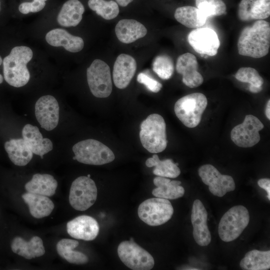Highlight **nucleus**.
I'll use <instances>...</instances> for the list:
<instances>
[{
    "label": "nucleus",
    "instance_id": "obj_8",
    "mask_svg": "<svg viewBox=\"0 0 270 270\" xmlns=\"http://www.w3.org/2000/svg\"><path fill=\"white\" fill-rule=\"evenodd\" d=\"M88 85L92 94L98 98L108 97L112 92L109 66L104 61L94 60L86 70Z\"/></svg>",
    "mask_w": 270,
    "mask_h": 270
},
{
    "label": "nucleus",
    "instance_id": "obj_25",
    "mask_svg": "<svg viewBox=\"0 0 270 270\" xmlns=\"http://www.w3.org/2000/svg\"><path fill=\"white\" fill-rule=\"evenodd\" d=\"M154 184L156 188L152 190V194L156 198L174 200L182 197L184 194V189L178 180L158 176L154 179Z\"/></svg>",
    "mask_w": 270,
    "mask_h": 270
},
{
    "label": "nucleus",
    "instance_id": "obj_10",
    "mask_svg": "<svg viewBox=\"0 0 270 270\" xmlns=\"http://www.w3.org/2000/svg\"><path fill=\"white\" fill-rule=\"evenodd\" d=\"M118 256L122 262L134 270H149L154 266L152 256L134 240L121 242L118 248Z\"/></svg>",
    "mask_w": 270,
    "mask_h": 270
},
{
    "label": "nucleus",
    "instance_id": "obj_4",
    "mask_svg": "<svg viewBox=\"0 0 270 270\" xmlns=\"http://www.w3.org/2000/svg\"><path fill=\"white\" fill-rule=\"evenodd\" d=\"M207 104V98L203 94L194 92L178 99L174 104V112L185 126L194 128L200 124Z\"/></svg>",
    "mask_w": 270,
    "mask_h": 270
},
{
    "label": "nucleus",
    "instance_id": "obj_37",
    "mask_svg": "<svg viewBox=\"0 0 270 270\" xmlns=\"http://www.w3.org/2000/svg\"><path fill=\"white\" fill-rule=\"evenodd\" d=\"M137 81L144 84L150 91L155 93L160 91L162 86L160 82L150 76L148 74L143 72L138 75Z\"/></svg>",
    "mask_w": 270,
    "mask_h": 270
},
{
    "label": "nucleus",
    "instance_id": "obj_2",
    "mask_svg": "<svg viewBox=\"0 0 270 270\" xmlns=\"http://www.w3.org/2000/svg\"><path fill=\"white\" fill-rule=\"evenodd\" d=\"M33 56L32 50L28 46H16L2 62L5 80L10 86L20 88L26 85L30 78L27 64Z\"/></svg>",
    "mask_w": 270,
    "mask_h": 270
},
{
    "label": "nucleus",
    "instance_id": "obj_19",
    "mask_svg": "<svg viewBox=\"0 0 270 270\" xmlns=\"http://www.w3.org/2000/svg\"><path fill=\"white\" fill-rule=\"evenodd\" d=\"M238 15L244 22L266 19L270 15V0H242Z\"/></svg>",
    "mask_w": 270,
    "mask_h": 270
},
{
    "label": "nucleus",
    "instance_id": "obj_42",
    "mask_svg": "<svg viewBox=\"0 0 270 270\" xmlns=\"http://www.w3.org/2000/svg\"><path fill=\"white\" fill-rule=\"evenodd\" d=\"M3 82V76L0 74V84H2Z\"/></svg>",
    "mask_w": 270,
    "mask_h": 270
},
{
    "label": "nucleus",
    "instance_id": "obj_45",
    "mask_svg": "<svg viewBox=\"0 0 270 270\" xmlns=\"http://www.w3.org/2000/svg\"><path fill=\"white\" fill-rule=\"evenodd\" d=\"M87 176L88 177V178H90V175L88 174Z\"/></svg>",
    "mask_w": 270,
    "mask_h": 270
},
{
    "label": "nucleus",
    "instance_id": "obj_31",
    "mask_svg": "<svg viewBox=\"0 0 270 270\" xmlns=\"http://www.w3.org/2000/svg\"><path fill=\"white\" fill-rule=\"evenodd\" d=\"M240 266L244 270H266L270 268V251L253 250L246 253Z\"/></svg>",
    "mask_w": 270,
    "mask_h": 270
},
{
    "label": "nucleus",
    "instance_id": "obj_11",
    "mask_svg": "<svg viewBox=\"0 0 270 270\" xmlns=\"http://www.w3.org/2000/svg\"><path fill=\"white\" fill-rule=\"evenodd\" d=\"M264 127L263 124L257 117L248 114L242 124L232 128L230 133L231 139L238 146L252 147L260 142L259 132Z\"/></svg>",
    "mask_w": 270,
    "mask_h": 270
},
{
    "label": "nucleus",
    "instance_id": "obj_15",
    "mask_svg": "<svg viewBox=\"0 0 270 270\" xmlns=\"http://www.w3.org/2000/svg\"><path fill=\"white\" fill-rule=\"evenodd\" d=\"M207 220L208 212L203 204L199 200H194L191 214L192 234L196 242L202 246H208L212 239Z\"/></svg>",
    "mask_w": 270,
    "mask_h": 270
},
{
    "label": "nucleus",
    "instance_id": "obj_44",
    "mask_svg": "<svg viewBox=\"0 0 270 270\" xmlns=\"http://www.w3.org/2000/svg\"><path fill=\"white\" fill-rule=\"evenodd\" d=\"M36 0L40 1V2H46L47 0Z\"/></svg>",
    "mask_w": 270,
    "mask_h": 270
},
{
    "label": "nucleus",
    "instance_id": "obj_14",
    "mask_svg": "<svg viewBox=\"0 0 270 270\" xmlns=\"http://www.w3.org/2000/svg\"><path fill=\"white\" fill-rule=\"evenodd\" d=\"M35 115L41 127L50 131L55 128L59 121V106L53 96L46 95L36 101Z\"/></svg>",
    "mask_w": 270,
    "mask_h": 270
},
{
    "label": "nucleus",
    "instance_id": "obj_39",
    "mask_svg": "<svg viewBox=\"0 0 270 270\" xmlns=\"http://www.w3.org/2000/svg\"><path fill=\"white\" fill-rule=\"evenodd\" d=\"M258 186L267 192V198L270 200V180L268 178L260 179L258 182Z\"/></svg>",
    "mask_w": 270,
    "mask_h": 270
},
{
    "label": "nucleus",
    "instance_id": "obj_27",
    "mask_svg": "<svg viewBox=\"0 0 270 270\" xmlns=\"http://www.w3.org/2000/svg\"><path fill=\"white\" fill-rule=\"evenodd\" d=\"M22 197L28 204L31 215L36 218L48 216L54 208L53 202L46 196L28 192Z\"/></svg>",
    "mask_w": 270,
    "mask_h": 270
},
{
    "label": "nucleus",
    "instance_id": "obj_18",
    "mask_svg": "<svg viewBox=\"0 0 270 270\" xmlns=\"http://www.w3.org/2000/svg\"><path fill=\"white\" fill-rule=\"evenodd\" d=\"M136 69L134 58L128 54H122L116 58L114 66L112 78L116 86L126 88L134 77Z\"/></svg>",
    "mask_w": 270,
    "mask_h": 270
},
{
    "label": "nucleus",
    "instance_id": "obj_13",
    "mask_svg": "<svg viewBox=\"0 0 270 270\" xmlns=\"http://www.w3.org/2000/svg\"><path fill=\"white\" fill-rule=\"evenodd\" d=\"M188 41L196 52L212 56L218 53L220 42L216 32L208 28H198L188 36Z\"/></svg>",
    "mask_w": 270,
    "mask_h": 270
},
{
    "label": "nucleus",
    "instance_id": "obj_1",
    "mask_svg": "<svg viewBox=\"0 0 270 270\" xmlns=\"http://www.w3.org/2000/svg\"><path fill=\"white\" fill-rule=\"evenodd\" d=\"M240 55L260 58L268 52L270 46V25L264 20H258L242 30L238 41Z\"/></svg>",
    "mask_w": 270,
    "mask_h": 270
},
{
    "label": "nucleus",
    "instance_id": "obj_36",
    "mask_svg": "<svg viewBox=\"0 0 270 270\" xmlns=\"http://www.w3.org/2000/svg\"><path fill=\"white\" fill-rule=\"evenodd\" d=\"M196 8L208 18L226 13V6L222 0H194Z\"/></svg>",
    "mask_w": 270,
    "mask_h": 270
},
{
    "label": "nucleus",
    "instance_id": "obj_43",
    "mask_svg": "<svg viewBox=\"0 0 270 270\" xmlns=\"http://www.w3.org/2000/svg\"><path fill=\"white\" fill-rule=\"evenodd\" d=\"M2 60L1 56H0V66L2 64Z\"/></svg>",
    "mask_w": 270,
    "mask_h": 270
},
{
    "label": "nucleus",
    "instance_id": "obj_6",
    "mask_svg": "<svg viewBox=\"0 0 270 270\" xmlns=\"http://www.w3.org/2000/svg\"><path fill=\"white\" fill-rule=\"evenodd\" d=\"M250 221L249 212L243 206L231 208L221 218L218 233L220 239L230 242L237 238L248 226Z\"/></svg>",
    "mask_w": 270,
    "mask_h": 270
},
{
    "label": "nucleus",
    "instance_id": "obj_33",
    "mask_svg": "<svg viewBox=\"0 0 270 270\" xmlns=\"http://www.w3.org/2000/svg\"><path fill=\"white\" fill-rule=\"evenodd\" d=\"M236 78L242 82L250 84L249 90L252 93L260 92L262 89L264 80L258 72L250 67H242L238 70Z\"/></svg>",
    "mask_w": 270,
    "mask_h": 270
},
{
    "label": "nucleus",
    "instance_id": "obj_38",
    "mask_svg": "<svg viewBox=\"0 0 270 270\" xmlns=\"http://www.w3.org/2000/svg\"><path fill=\"white\" fill-rule=\"evenodd\" d=\"M46 6V2L36 0L29 2L30 12H36L42 10Z\"/></svg>",
    "mask_w": 270,
    "mask_h": 270
},
{
    "label": "nucleus",
    "instance_id": "obj_23",
    "mask_svg": "<svg viewBox=\"0 0 270 270\" xmlns=\"http://www.w3.org/2000/svg\"><path fill=\"white\" fill-rule=\"evenodd\" d=\"M11 248L14 253L28 260L40 257L45 253L42 240L38 236L32 237L28 242L16 236L12 242Z\"/></svg>",
    "mask_w": 270,
    "mask_h": 270
},
{
    "label": "nucleus",
    "instance_id": "obj_22",
    "mask_svg": "<svg viewBox=\"0 0 270 270\" xmlns=\"http://www.w3.org/2000/svg\"><path fill=\"white\" fill-rule=\"evenodd\" d=\"M115 32L120 42L130 44L144 37L147 33V30L142 24L136 20L123 19L116 24Z\"/></svg>",
    "mask_w": 270,
    "mask_h": 270
},
{
    "label": "nucleus",
    "instance_id": "obj_40",
    "mask_svg": "<svg viewBox=\"0 0 270 270\" xmlns=\"http://www.w3.org/2000/svg\"><path fill=\"white\" fill-rule=\"evenodd\" d=\"M133 0H116V3L122 6H126Z\"/></svg>",
    "mask_w": 270,
    "mask_h": 270
},
{
    "label": "nucleus",
    "instance_id": "obj_5",
    "mask_svg": "<svg viewBox=\"0 0 270 270\" xmlns=\"http://www.w3.org/2000/svg\"><path fill=\"white\" fill-rule=\"evenodd\" d=\"M74 160L91 165H102L112 162L115 158L112 150L102 142L94 139L82 140L72 147Z\"/></svg>",
    "mask_w": 270,
    "mask_h": 270
},
{
    "label": "nucleus",
    "instance_id": "obj_34",
    "mask_svg": "<svg viewBox=\"0 0 270 270\" xmlns=\"http://www.w3.org/2000/svg\"><path fill=\"white\" fill-rule=\"evenodd\" d=\"M88 5L97 14L107 20L116 18L120 12L118 4L114 0H89Z\"/></svg>",
    "mask_w": 270,
    "mask_h": 270
},
{
    "label": "nucleus",
    "instance_id": "obj_30",
    "mask_svg": "<svg viewBox=\"0 0 270 270\" xmlns=\"http://www.w3.org/2000/svg\"><path fill=\"white\" fill-rule=\"evenodd\" d=\"M78 244L76 240L63 238L56 244L58 254L70 263L85 264L88 262V257L82 252L74 250Z\"/></svg>",
    "mask_w": 270,
    "mask_h": 270
},
{
    "label": "nucleus",
    "instance_id": "obj_9",
    "mask_svg": "<svg viewBox=\"0 0 270 270\" xmlns=\"http://www.w3.org/2000/svg\"><path fill=\"white\" fill-rule=\"evenodd\" d=\"M98 195L97 188L94 181L86 176H80L72 184L69 194V202L75 210L84 211L95 202Z\"/></svg>",
    "mask_w": 270,
    "mask_h": 270
},
{
    "label": "nucleus",
    "instance_id": "obj_16",
    "mask_svg": "<svg viewBox=\"0 0 270 270\" xmlns=\"http://www.w3.org/2000/svg\"><path fill=\"white\" fill-rule=\"evenodd\" d=\"M198 64L193 54L186 52L178 56L176 64V72L182 75L184 84L190 88L200 86L204 78L198 72Z\"/></svg>",
    "mask_w": 270,
    "mask_h": 270
},
{
    "label": "nucleus",
    "instance_id": "obj_12",
    "mask_svg": "<svg viewBox=\"0 0 270 270\" xmlns=\"http://www.w3.org/2000/svg\"><path fill=\"white\" fill-rule=\"evenodd\" d=\"M198 172L202 182L208 186L209 190L214 196L222 197L226 192L236 188L233 178L230 176L221 174L212 164L202 166Z\"/></svg>",
    "mask_w": 270,
    "mask_h": 270
},
{
    "label": "nucleus",
    "instance_id": "obj_21",
    "mask_svg": "<svg viewBox=\"0 0 270 270\" xmlns=\"http://www.w3.org/2000/svg\"><path fill=\"white\" fill-rule=\"evenodd\" d=\"M48 43L54 46H63L71 52H80L84 42L80 36H73L62 28H56L48 32L46 36Z\"/></svg>",
    "mask_w": 270,
    "mask_h": 270
},
{
    "label": "nucleus",
    "instance_id": "obj_24",
    "mask_svg": "<svg viewBox=\"0 0 270 270\" xmlns=\"http://www.w3.org/2000/svg\"><path fill=\"white\" fill-rule=\"evenodd\" d=\"M4 148L10 160L16 166H24L32 158L33 152L23 138L6 142Z\"/></svg>",
    "mask_w": 270,
    "mask_h": 270
},
{
    "label": "nucleus",
    "instance_id": "obj_41",
    "mask_svg": "<svg viewBox=\"0 0 270 270\" xmlns=\"http://www.w3.org/2000/svg\"><path fill=\"white\" fill-rule=\"evenodd\" d=\"M266 115L268 118V120H270V100H268L267 102L266 106V111H265Z\"/></svg>",
    "mask_w": 270,
    "mask_h": 270
},
{
    "label": "nucleus",
    "instance_id": "obj_28",
    "mask_svg": "<svg viewBox=\"0 0 270 270\" xmlns=\"http://www.w3.org/2000/svg\"><path fill=\"white\" fill-rule=\"evenodd\" d=\"M58 186V182L50 174H36L25 184V189L28 192L46 196L54 194Z\"/></svg>",
    "mask_w": 270,
    "mask_h": 270
},
{
    "label": "nucleus",
    "instance_id": "obj_29",
    "mask_svg": "<svg viewBox=\"0 0 270 270\" xmlns=\"http://www.w3.org/2000/svg\"><path fill=\"white\" fill-rule=\"evenodd\" d=\"M176 20L188 28H196L204 26L207 16L197 8L186 6L177 8L174 14Z\"/></svg>",
    "mask_w": 270,
    "mask_h": 270
},
{
    "label": "nucleus",
    "instance_id": "obj_26",
    "mask_svg": "<svg viewBox=\"0 0 270 270\" xmlns=\"http://www.w3.org/2000/svg\"><path fill=\"white\" fill-rule=\"evenodd\" d=\"M84 12V8L78 0H68L63 4L57 21L63 26H76L82 20Z\"/></svg>",
    "mask_w": 270,
    "mask_h": 270
},
{
    "label": "nucleus",
    "instance_id": "obj_32",
    "mask_svg": "<svg viewBox=\"0 0 270 270\" xmlns=\"http://www.w3.org/2000/svg\"><path fill=\"white\" fill-rule=\"evenodd\" d=\"M146 165L148 168L154 166L153 173L157 176L176 178L180 174L178 163H174L170 159L160 160L156 154L146 160Z\"/></svg>",
    "mask_w": 270,
    "mask_h": 270
},
{
    "label": "nucleus",
    "instance_id": "obj_17",
    "mask_svg": "<svg viewBox=\"0 0 270 270\" xmlns=\"http://www.w3.org/2000/svg\"><path fill=\"white\" fill-rule=\"evenodd\" d=\"M67 232L72 238L89 241L96 238L99 232L97 221L88 216H80L66 224Z\"/></svg>",
    "mask_w": 270,
    "mask_h": 270
},
{
    "label": "nucleus",
    "instance_id": "obj_20",
    "mask_svg": "<svg viewBox=\"0 0 270 270\" xmlns=\"http://www.w3.org/2000/svg\"><path fill=\"white\" fill-rule=\"evenodd\" d=\"M23 139L33 154L43 156L53 148L52 142L48 138H43L38 128L30 124H26L22 130Z\"/></svg>",
    "mask_w": 270,
    "mask_h": 270
},
{
    "label": "nucleus",
    "instance_id": "obj_7",
    "mask_svg": "<svg viewBox=\"0 0 270 270\" xmlns=\"http://www.w3.org/2000/svg\"><path fill=\"white\" fill-rule=\"evenodd\" d=\"M138 212L140 218L144 222L149 226H158L171 218L174 208L167 199L150 198L140 204Z\"/></svg>",
    "mask_w": 270,
    "mask_h": 270
},
{
    "label": "nucleus",
    "instance_id": "obj_3",
    "mask_svg": "<svg viewBox=\"0 0 270 270\" xmlns=\"http://www.w3.org/2000/svg\"><path fill=\"white\" fill-rule=\"evenodd\" d=\"M140 128V140L148 151L156 154L166 149L168 144L166 124L162 116L157 114L149 115L142 122Z\"/></svg>",
    "mask_w": 270,
    "mask_h": 270
},
{
    "label": "nucleus",
    "instance_id": "obj_35",
    "mask_svg": "<svg viewBox=\"0 0 270 270\" xmlns=\"http://www.w3.org/2000/svg\"><path fill=\"white\" fill-rule=\"evenodd\" d=\"M152 67L154 72L162 80L170 79L174 72V62L166 54L156 56L152 62Z\"/></svg>",
    "mask_w": 270,
    "mask_h": 270
}]
</instances>
